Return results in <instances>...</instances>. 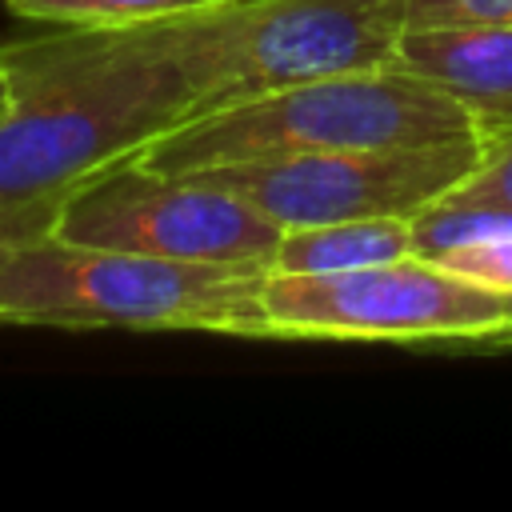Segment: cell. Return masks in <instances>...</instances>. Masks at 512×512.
Segmentation results:
<instances>
[{
    "label": "cell",
    "instance_id": "4",
    "mask_svg": "<svg viewBox=\"0 0 512 512\" xmlns=\"http://www.w3.org/2000/svg\"><path fill=\"white\" fill-rule=\"evenodd\" d=\"M408 0H224L172 16L200 112L392 64Z\"/></svg>",
    "mask_w": 512,
    "mask_h": 512
},
{
    "label": "cell",
    "instance_id": "8",
    "mask_svg": "<svg viewBox=\"0 0 512 512\" xmlns=\"http://www.w3.org/2000/svg\"><path fill=\"white\" fill-rule=\"evenodd\" d=\"M392 64L452 96L476 140L512 132V20L404 28Z\"/></svg>",
    "mask_w": 512,
    "mask_h": 512
},
{
    "label": "cell",
    "instance_id": "11",
    "mask_svg": "<svg viewBox=\"0 0 512 512\" xmlns=\"http://www.w3.org/2000/svg\"><path fill=\"white\" fill-rule=\"evenodd\" d=\"M480 164L460 180L448 196V204H476V208H500L512 212V132L496 140H480Z\"/></svg>",
    "mask_w": 512,
    "mask_h": 512
},
{
    "label": "cell",
    "instance_id": "3",
    "mask_svg": "<svg viewBox=\"0 0 512 512\" xmlns=\"http://www.w3.org/2000/svg\"><path fill=\"white\" fill-rule=\"evenodd\" d=\"M268 268L188 264L40 236L0 268V324L220 332L268 340Z\"/></svg>",
    "mask_w": 512,
    "mask_h": 512
},
{
    "label": "cell",
    "instance_id": "10",
    "mask_svg": "<svg viewBox=\"0 0 512 512\" xmlns=\"http://www.w3.org/2000/svg\"><path fill=\"white\" fill-rule=\"evenodd\" d=\"M12 16L40 24H148L216 8L224 0H4Z\"/></svg>",
    "mask_w": 512,
    "mask_h": 512
},
{
    "label": "cell",
    "instance_id": "6",
    "mask_svg": "<svg viewBox=\"0 0 512 512\" xmlns=\"http://www.w3.org/2000/svg\"><path fill=\"white\" fill-rule=\"evenodd\" d=\"M280 232L204 172H160L144 160L112 164L72 188L52 228L68 244L236 268H272Z\"/></svg>",
    "mask_w": 512,
    "mask_h": 512
},
{
    "label": "cell",
    "instance_id": "2",
    "mask_svg": "<svg viewBox=\"0 0 512 512\" xmlns=\"http://www.w3.org/2000/svg\"><path fill=\"white\" fill-rule=\"evenodd\" d=\"M464 136L476 132L452 96L396 64H380L200 112L136 160L160 172H200L320 152L424 148Z\"/></svg>",
    "mask_w": 512,
    "mask_h": 512
},
{
    "label": "cell",
    "instance_id": "5",
    "mask_svg": "<svg viewBox=\"0 0 512 512\" xmlns=\"http://www.w3.org/2000/svg\"><path fill=\"white\" fill-rule=\"evenodd\" d=\"M260 304L268 320V340H364L448 348L512 344V288L472 280L416 252L328 276L268 272Z\"/></svg>",
    "mask_w": 512,
    "mask_h": 512
},
{
    "label": "cell",
    "instance_id": "1",
    "mask_svg": "<svg viewBox=\"0 0 512 512\" xmlns=\"http://www.w3.org/2000/svg\"><path fill=\"white\" fill-rule=\"evenodd\" d=\"M0 68V204L64 200L200 116L172 20L56 24L4 40Z\"/></svg>",
    "mask_w": 512,
    "mask_h": 512
},
{
    "label": "cell",
    "instance_id": "12",
    "mask_svg": "<svg viewBox=\"0 0 512 512\" xmlns=\"http://www.w3.org/2000/svg\"><path fill=\"white\" fill-rule=\"evenodd\" d=\"M512 20V0H408L404 28H440V24H480Z\"/></svg>",
    "mask_w": 512,
    "mask_h": 512
},
{
    "label": "cell",
    "instance_id": "14",
    "mask_svg": "<svg viewBox=\"0 0 512 512\" xmlns=\"http://www.w3.org/2000/svg\"><path fill=\"white\" fill-rule=\"evenodd\" d=\"M440 264L452 268V272H464L472 280H484V284H496V288H512V236L452 252Z\"/></svg>",
    "mask_w": 512,
    "mask_h": 512
},
{
    "label": "cell",
    "instance_id": "13",
    "mask_svg": "<svg viewBox=\"0 0 512 512\" xmlns=\"http://www.w3.org/2000/svg\"><path fill=\"white\" fill-rule=\"evenodd\" d=\"M64 200H36V204H0V268L12 252H20L24 244L52 236L56 216H60Z\"/></svg>",
    "mask_w": 512,
    "mask_h": 512
},
{
    "label": "cell",
    "instance_id": "7",
    "mask_svg": "<svg viewBox=\"0 0 512 512\" xmlns=\"http://www.w3.org/2000/svg\"><path fill=\"white\" fill-rule=\"evenodd\" d=\"M480 140H444L424 148H368V152H320L292 160L200 168L208 180L236 192L280 228L416 216L448 196L480 164Z\"/></svg>",
    "mask_w": 512,
    "mask_h": 512
},
{
    "label": "cell",
    "instance_id": "9",
    "mask_svg": "<svg viewBox=\"0 0 512 512\" xmlns=\"http://www.w3.org/2000/svg\"><path fill=\"white\" fill-rule=\"evenodd\" d=\"M412 216H372V220H332L284 228L272 268L288 276H328L388 264L412 256Z\"/></svg>",
    "mask_w": 512,
    "mask_h": 512
},
{
    "label": "cell",
    "instance_id": "15",
    "mask_svg": "<svg viewBox=\"0 0 512 512\" xmlns=\"http://www.w3.org/2000/svg\"><path fill=\"white\" fill-rule=\"evenodd\" d=\"M4 108H8V80H4V68H0V116H4Z\"/></svg>",
    "mask_w": 512,
    "mask_h": 512
}]
</instances>
